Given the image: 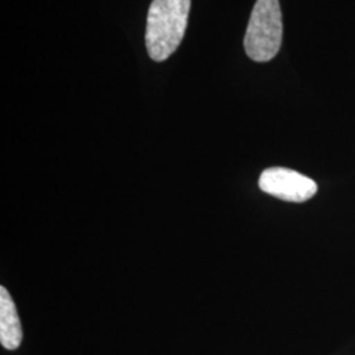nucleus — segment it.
<instances>
[{
  "instance_id": "f257e3e1",
  "label": "nucleus",
  "mask_w": 355,
  "mask_h": 355,
  "mask_svg": "<svg viewBox=\"0 0 355 355\" xmlns=\"http://www.w3.org/2000/svg\"><path fill=\"white\" fill-rule=\"evenodd\" d=\"M191 0H153L148 13L145 44L153 61H166L184 37Z\"/></svg>"
},
{
  "instance_id": "7ed1b4c3",
  "label": "nucleus",
  "mask_w": 355,
  "mask_h": 355,
  "mask_svg": "<svg viewBox=\"0 0 355 355\" xmlns=\"http://www.w3.org/2000/svg\"><path fill=\"white\" fill-rule=\"evenodd\" d=\"M258 184L268 195L291 203H304L318 192L313 179L286 167L266 168L261 174Z\"/></svg>"
},
{
  "instance_id": "f03ea898",
  "label": "nucleus",
  "mask_w": 355,
  "mask_h": 355,
  "mask_svg": "<svg viewBox=\"0 0 355 355\" xmlns=\"http://www.w3.org/2000/svg\"><path fill=\"white\" fill-rule=\"evenodd\" d=\"M282 37L279 0H257L243 40L248 57L255 62L271 61L279 51Z\"/></svg>"
},
{
  "instance_id": "20e7f679",
  "label": "nucleus",
  "mask_w": 355,
  "mask_h": 355,
  "mask_svg": "<svg viewBox=\"0 0 355 355\" xmlns=\"http://www.w3.org/2000/svg\"><path fill=\"white\" fill-rule=\"evenodd\" d=\"M23 341V327L16 304L4 286L0 287V343L7 350H16Z\"/></svg>"
}]
</instances>
